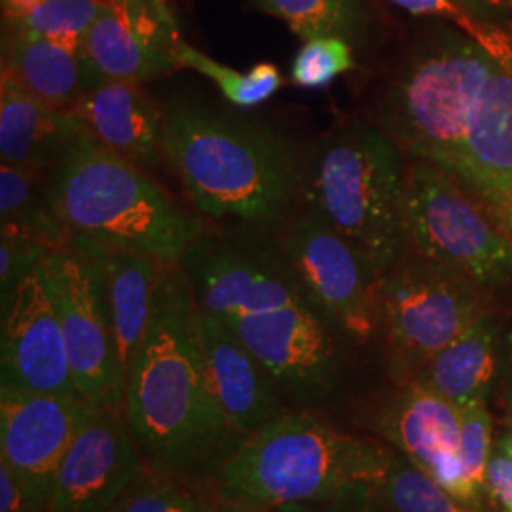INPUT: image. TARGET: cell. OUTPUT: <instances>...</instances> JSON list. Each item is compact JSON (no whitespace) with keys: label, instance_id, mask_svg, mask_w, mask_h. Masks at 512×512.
<instances>
[{"label":"cell","instance_id":"ffe728a7","mask_svg":"<svg viewBox=\"0 0 512 512\" xmlns=\"http://www.w3.org/2000/svg\"><path fill=\"white\" fill-rule=\"evenodd\" d=\"M511 338L490 308L421 368L414 382L431 387L459 410L490 403L507 376Z\"/></svg>","mask_w":512,"mask_h":512},{"label":"cell","instance_id":"d6a6232c","mask_svg":"<svg viewBox=\"0 0 512 512\" xmlns=\"http://www.w3.org/2000/svg\"><path fill=\"white\" fill-rule=\"evenodd\" d=\"M389 2L397 4L399 8H403L404 12L414 16L452 19L458 25L459 31L475 42H480L488 29V21L484 23L458 0H389Z\"/></svg>","mask_w":512,"mask_h":512},{"label":"cell","instance_id":"e575fe53","mask_svg":"<svg viewBox=\"0 0 512 512\" xmlns=\"http://www.w3.org/2000/svg\"><path fill=\"white\" fill-rule=\"evenodd\" d=\"M486 497L497 512H512V458L494 444L486 467Z\"/></svg>","mask_w":512,"mask_h":512},{"label":"cell","instance_id":"ab89813d","mask_svg":"<svg viewBox=\"0 0 512 512\" xmlns=\"http://www.w3.org/2000/svg\"><path fill=\"white\" fill-rule=\"evenodd\" d=\"M215 512H272L262 511V509H251V507H243V505H232V503H224L220 501L219 507Z\"/></svg>","mask_w":512,"mask_h":512},{"label":"cell","instance_id":"ba28073f","mask_svg":"<svg viewBox=\"0 0 512 512\" xmlns=\"http://www.w3.org/2000/svg\"><path fill=\"white\" fill-rule=\"evenodd\" d=\"M490 308V291L471 277L404 251L380 291V336L391 380L414 382Z\"/></svg>","mask_w":512,"mask_h":512},{"label":"cell","instance_id":"836d02e7","mask_svg":"<svg viewBox=\"0 0 512 512\" xmlns=\"http://www.w3.org/2000/svg\"><path fill=\"white\" fill-rule=\"evenodd\" d=\"M272 512H397L382 495L378 494L376 486L357 488L353 492L334 497L329 501L317 503H298L285 505Z\"/></svg>","mask_w":512,"mask_h":512},{"label":"cell","instance_id":"5b68a950","mask_svg":"<svg viewBox=\"0 0 512 512\" xmlns=\"http://www.w3.org/2000/svg\"><path fill=\"white\" fill-rule=\"evenodd\" d=\"M46 184L57 217L76 238L135 247L164 264H179L203 236L198 219L145 169L110 152L86 129Z\"/></svg>","mask_w":512,"mask_h":512},{"label":"cell","instance_id":"f546056e","mask_svg":"<svg viewBox=\"0 0 512 512\" xmlns=\"http://www.w3.org/2000/svg\"><path fill=\"white\" fill-rule=\"evenodd\" d=\"M353 69L351 44L344 38L323 37L306 40L291 67V80L298 88L317 90Z\"/></svg>","mask_w":512,"mask_h":512},{"label":"cell","instance_id":"4dcf8cb0","mask_svg":"<svg viewBox=\"0 0 512 512\" xmlns=\"http://www.w3.org/2000/svg\"><path fill=\"white\" fill-rule=\"evenodd\" d=\"M461 414V465L469 486L486 497V467L494 450V420L488 404L459 410Z\"/></svg>","mask_w":512,"mask_h":512},{"label":"cell","instance_id":"4fadbf2b","mask_svg":"<svg viewBox=\"0 0 512 512\" xmlns=\"http://www.w3.org/2000/svg\"><path fill=\"white\" fill-rule=\"evenodd\" d=\"M198 310L224 323L287 308L308 298L287 260L202 236L179 262Z\"/></svg>","mask_w":512,"mask_h":512},{"label":"cell","instance_id":"4316f807","mask_svg":"<svg viewBox=\"0 0 512 512\" xmlns=\"http://www.w3.org/2000/svg\"><path fill=\"white\" fill-rule=\"evenodd\" d=\"M177 69H190L213 80L224 99L239 109L258 107L283 88V76L272 63H258L251 71L239 73L203 54L186 40L177 48Z\"/></svg>","mask_w":512,"mask_h":512},{"label":"cell","instance_id":"cb8c5ba5","mask_svg":"<svg viewBox=\"0 0 512 512\" xmlns=\"http://www.w3.org/2000/svg\"><path fill=\"white\" fill-rule=\"evenodd\" d=\"M0 232L35 239L50 253L71 245V232L57 217L40 175L14 165L0 167Z\"/></svg>","mask_w":512,"mask_h":512},{"label":"cell","instance_id":"83f0119b","mask_svg":"<svg viewBox=\"0 0 512 512\" xmlns=\"http://www.w3.org/2000/svg\"><path fill=\"white\" fill-rule=\"evenodd\" d=\"M105 4L107 0H42L33 12L10 23L14 35L46 38L84 52L86 38Z\"/></svg>","mask_w":512,"mask_h":512},{"label":"cell","instance_id":"ac0fdd59","mask_svg":"<svg viewBox=\"0 0 512 512\" xmlns=\"http://www.w3.org/2000/svg\"><path fill=\"white\" fill-rule=\"evenodd\" d=\"M198 329L213 393L226 418L247 439L285 412L283 391L222 319L200 311Z\"/></svg>","mask_w":512,"mask_h":512},{"label":"cell","instance_id":"603a6c76","mask_svg":"<svg viewBox=\"0 0 512 512\" xmlns=\"http://www.w3.org/2000/svg\"><path fill=\"white\" fill-rule=\"evenodd\" d=\"M2 71L40 101L71 110L86 93L105 80L90 57L46 38L14 35L4 55Z\"/></svg>","mask_w":512,"mask_h":512},{"label":"cell","instance_id":"e0dca14e","mask_svg":"<svg viewBox=\"0 0 512 512\" xmlns=\"http://www.w3.org/2000/svg\"><path fill=\"white\" fill-rule=\"evenodd\" d=\"M183 40L169 0H107L86 38V54L105 82L145 84L177 69Z\"/></svg>","mask_w":512,"mask_h":512},{"label":"cell","instance_id":"52a82bcc","mask_svg":"<svg viewBox=\"0 0 512 512\" xmlns=\"http://www.w3.org/2000/svg\"><path fill=\"white\" fill-rule=\"evenodd\" d=\"M403 230L404 251L467 275L490 293L512 281L511 236L439 165H404Z\"/></svg>","mask_w":512,"mask_h":512},{"label":"cell","instance_id":"2e32d148","mask_svg":"<svg viewBox=\"0 0 512 512\" xmlns=\"http://www.w3.org/2000/svg\"><path fill=\"white\" fill-rule=\"evenodd\" d=\"M0 387L82 397L42 266L21 281L2 308Z\"/></svg>","mask_w":512,"mask_h":512},{"label":"cell","instance_id":"d4e9b609","mask_svg":"<svg viewBox=\"0 0 512 512\" xmlns=\"http://www.w3.org/2000/svg\"><path fill=\"white\" fill-rule=\"evenodd\" d=\"M255 4L262 12L283 19L302 40L334 37L355 44L365 35L361 0H255Z\"/></svg>","mask_w":512,"mask_h":512},{"label":"cell","instance_id":"74e56055","mask_svg":"<svg viewBox=\"0 0 512 512\" xmlns=\"http://www.w3.org/2000/svg\"><path fill=\"white\" fill-rule=\"evenodd\" d=\"M461 2L467 10H471L473 14H480V12H484L486 8H490V6H495V4H503V0H458Z\"/></svg>","mask_w":512,"mask_h":512},{"label":"cell","instance_id":"7402d4cb","mask_svg":"<svg viewBox=\"0 0 512 512\" xmlns=\"http://www.w3.org/2000/svg\"><path fill=\"white\" fill-rule=\"evenodd\" d=\"M92 241V239H90ZM101 262L118 355L128 374L147 334L164 262L141 249L92 241Z\"/></svg>","mask_w":512,"mask_h":512},{"label":"cell","instance_id":"30bf717a","mask_svg":"<svg viewBox=\"0 0 512 512\" xmlns=\"http://www.w3.org/2000/svg\"><path fill=\"white\" fill-rule=\"evenodd\" d=\"M283 253L332 329L355 344L380 336L382 277L361 249L310 213L289 230Z\"/></svg>","mask_w":512,"mask_h":512},{"label":"cell","instance_id":"9c48e42d","mask_svg":"<svg viewBox=\"0 0 512 512\" xmlns=\"http://www.w3.org/2000/svg\"><path fill=\"white\" fill-rule=\"evenodd\" d=\"M65 336L74 385L88 403L124 410L128 374L110 319L107 285L92 241L73 236L42 264Z\"/></svg>","mask_w":512,"mask_h":512},{"label":"cell","instance_id":"9a60e30c","mask_svg":"<svg viewBox=\"0 0 512 512\" xmlns=\"http://www.w3.org/2000/svg\"><path fill=\"white\" fill-rule=\"evenodd\" d=\"M143 467L126 410L90 403L59 465L50 512H112Z\"/></svg>","mask_w":512,"mask_h":512},{"label":"cell","instance_id":"44dd1931","mask_svg":"<svg viewBox=\"0 0 512 512\" xmlns=\"http://www.w3.org/2000/svg\"><path fill=\"white\" fill-rule=\"evenodd\" d=\"M82 131L73 110L57 109L21 88L8 73L0 78L2 164L42 175L55 165Z\"/></svg>","mask_w":512,"mask_h":512},{"label":"cell","instance_id":"8fae6325","mask_svg":"<svg viewBox=\"0 0 512 512\" xmlns=\"http://www.w3.org/2000/svg\"><path fill=\"white\" fill-rule=\"evenodd\" d=\"M370 427L465 509L490 512L461 465V414L431 387L410 382L376 408Z\"/></svg>","mask_w":512,"mask_h":512},{"label":"cell","instance_id":"d590c367","mask_svg":"<svg viewBox=\"0 0 512 512\" xmlns=\"http://www.w3.org/2000/svg\"><path fill=\"white\" fill-rule=\"evenodd\" d=\"M0 512H40L12 469L0 461Z\"/></svg>","mask_w":512,"mask_h":512},{"label":"cell","instance_id":"277c9868","mask_svg":"<svg viewBox=\"0 0 512 512\" xmlns=\"http://www.w3.org/2000/svg\"><path fill=\"white\" fill-rule=\"evenodd\" d=\"M395 450L332 427L306 410H285L241 442L213 482L220 501L274 511L376 486Z\"/></svg>","mask_w":512,"mask_h":512},{"label":"cell","instance_id":"5bb4252c","mask_svg":"<svg viewBox=\"0 0 512 512\" xmlns=\"http://www.w3.org/2000/svg\"><path fill=\"white\" fill-rule=\"evenodd\" d=\"M90 403L76 395L31 393L0 387V461L50 512L55 476Z\"/></svg>","mask_w":512,"mask_h":512},{"label":"cell","instance_id":"8d00e7d4","mask_svg":"<svg viewBox=\"0 0 512 512\" xmlns=\"http://www.w3.org/2000/svg\"><path fill=\"white\" fill-rule=\"evenodd\" d=\"M40 2L42 0H2V8L10 21H16L33 12Z\"/></svg>","mask_w":512,"mask_h":512},{"label":"cell","instance_id":"f35d334b","mask_svg":"<svg viewBox=\"0 0 512 512\" xmlns=\"http://www.w3.org/2000/svg\"><path fill=\"white\" fill-rule=\"evenodd\" d=\"M494 444L497 448H501V450H505L509 456L512 458V429L509 427L507 431H503L497 439H494Z\"/></svg>","mask_w":512,"mask_h":512},{"label":"cell","instance_id":"d6986e66","mask_svg":"<svg viewBox=\"0 0 512 512\" xmlns=\"http://www.w3.org/2000/svg\"><path fill=\"white\" fill-rule=\"evenodd\" d=\"M73 114L103 147L141 169L165 160L164 110L141 84L107 80L86 93Z\"/></svg>","mask_w":512,"mask_h":512},{"label":"cell","instance_id":"7c38bea8","mask_svg":"<svg viewBox=\"0 0 512 512\" xmlns=\"http://www.w3.org/2000/svg\"><path fill=\"white\" fill-rule=\"evenodd\" d=\"M226 325L274 376L281 391L294 399L315 403L334 391L338 382L336 330L308 298Z\"/></svg>","mask_w":512,"mask_h":512},{"label":"cell","instance_id":"484cf974","mask_svg":"<svg viewBox=\"0 0 512 512\" xmlns=\"http://www.w3.org/2000/svg\"><path fill=\"white\" fill-rule=\"evenodd\" d=\"M219 503L213 486L160 473L145 463L112 512H215Z\"/></svg>","mask_w":512,"mask_h":512},{"label":"cell","instance_id":"6da1fadb","mask_svg":"<svg viewBox=\"0 0 512 512\" xmlns=\"http://www.w3.org/2000/svg\"><path fill=\"white\" fill-rule=\"evenodd\" d=\"M410 160L439 165L490 207L512 205V73L461 31H435L406 55L380 109Z\"/></svg>","mask_w":512,"mask_h":512},{"label":"cell","instance_id":"3957f363","mask_svg":"<svg viewBox=\"0 0 512 512\" xmlns=\"http://www.w3.org/2000/svg\"><path fill=\"white\" fill-rule=\"evenodd\" d=\"M164 124L165 160L203 215L270 222L302 188L296 152L272 128L194 101L169 105Z\"/></svg>","mask_w":512,"mask_h":512},{"label":"cell","instance_id":"1f68e13d","mask_svg":"<svg viewBox=\"0 0 512 512\" xmlns=\"http://www.w3.org/2000/svg\"><path fill=\"white\" fill-rule=\"evenodd\" d=\"M0 308L18 291L25 277L37 272L50 251L35 239L0 232Z\"/></svg>","mask_w":512,"mask_h":512},{"label":"cell","instance_id":"f1b7e54d","mask_svg":"<svg viewBox=\"0 0 512 512\" xmlns=\"http://www.w3.org/2000/svg\"><path fill=\"white\" fill-rule=\"evenodd\" d=\"M376 490L397 512L467 511L397 450L384 478L376 484Z\"/></svg>","mask_w":512,"mask_h":512},{"label":"cell","instance_id":"7a4b0ae2","mask_svg":"<svg viewBox=\"0 0 512 512\" xmlns=\"http://www.w3.org/2000/svg\"><path fill=\"white\" fill-rule=\"evenodd\" d=\"M198 315L181 264H164L147 334L129 366L124 410L148 467L213 486L245 439L213 393Z\"/></svg>","mask_w":512,"mask_h":512},{"label":"cell","instance_id":"8992f818","mask_svg":"<svg viewBox=\"0 0 512 512\" xmlns=\"http://www.w3.org/2000/svg\"><path fill=\"white\" fill-rule=\"evenodd\" d=\"M311 213L361 249L380 277L406 249L403 152L382 129L353 124L317 148L302 175Z\"/></svg>","mask_w":512,"mask_h":512},{"label":"cell","instance_id":"7bdbcfd3","mask_svg":"<svg viewBox=\"0 0 512 512\" xmlns=\"http://www.w3.org/2000/svg\"><path fill=\"white\" fill-rule=\"evenodd\" d=\"M465 512H473V511H469V509H467V511H465Z\"/></svg>","mask_w":512,"mask_h":512},{"label":"cell","instance_id":"60d3db41","mask_svg":"<svg viewBox=\"0 0 512 512\" xmlns=\"http://www.w3.org/2000/svg\"><path fill=\"white\" fill-rule=\"evenodd\" d=\"M497 222L503 226V230L512 238V205L501 213V217L497 219Z\"/></svg>","mask_w":512,"mask_h":512},{"label":"cell","instance_id":"b9f144b4","mask_svg":"<svg viewBox=\"0 0 512 512\" xmlns=\"http://www.w3.org/2000/svg\"><path fill=\"white\" fill-rule=\"evenodd\" d=\"M503 4H509V6H512V0H503ZM512 35V31H511Z\"/></svg>","mask_w":512,"mask_h":512}]
</instances>
